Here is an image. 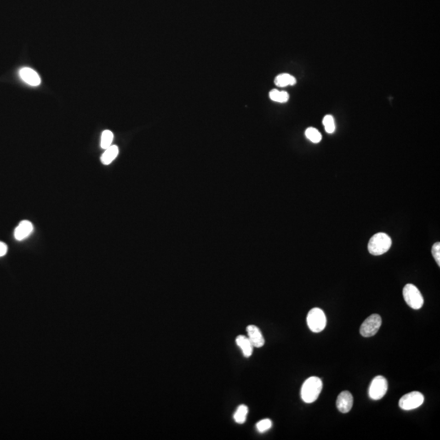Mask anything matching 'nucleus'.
Returning a JSON list of instances; mask_svg holds the SVG:
<instances>
[{
    "instance_id": "10",
    "label": "nucleus",
    "mask_w": 440,
    "mask_h": 440,
    "mask_svg": "<svg viewBox=\"0 0 440 440\" xmlns=\"http://www.w3.org/2000/svg\"><path fill=\"white\" fill-rule=\"evenodd\" d=\"M19 75H20V78L30 86L36 87L41 83L39 75H38L36 71L30 68L25 67L20 69Z\"/></svg>"
},
{
    "instance_id": "12",
    "label": "nucleus",
    "mask_w": 440,
    "mask_h": 440,
    "mask_svg": "<svg viewBox=\"0 0 440 440\" xmlns=\"http://www.w3.org/2000/svg\"><path fill=\"white\" fill-rule=\"evenodd\" d=\"M236 343L237 346L241 348L243 356L245 357H249L251 356L254 351V346L252 345L251 342L249 341L248 337L244 335H239L236 337Z\"/></svg>"
},
{
    "instance_id": "19",
    "label": "nucleus",
    "mask_w": 440,
    "mask_h": 440,
    "mask_svg": "<svg viewBox=\"0 0 440 440\" xmlns=\"http://www.w3.org/2000/svg\"><path fill=\"white\" fill-rule=\"evenodd\" d=\"M323 125L325 132L328 134H333L335 132V122L334 118L331 115H326L324 117Z\"/></svg>"
},
{
    "instance_id": "2",
    "label": "nucleus",
    "mask_w": 440,
    "mask_h": 440,
    "mask_svg": "<svg viewBox=\"0 0 440 440\" xmlns=\"http://www.w3.org/2000/svg\"><path fill=\"white\" fill-rule=\"evenodd\" d=\"M392 241L387 234L379 232L373 235L368 242V251L373 255H382L390 249Z\"/></svg>"
},
{
    "instance_id": "20",
    "label": "nucleus",
    "mask_w": 440,
    "mask_h": 440,
    "mask_svg": "<svg viewBox=\"0 0 440 440\" xmlns=\"http://www.w3.org/2000/svg\"><path fill=\"white\" fill-rule=\"evenodd\" d=\"M272 426V422L270 419H264L257 423V430L260 433H264L271 429Z\"/></svg>"
},
{
    "instance_id": "4",
    "label": "nucleus",
    "mask_w": 440,
    "mask_h": 440,
    "mask_svg": "<svg viewBox=\"0 0 440 440\" xmlns=\"http://www.w3.org/2000/svg\"><path fill=\"white\" fill-rule=\"evenodd\" d=\"M306 323L310 330L313 333H321L326 327L327 320L323 310L321 308L311 309L306 316Z\"/></svg>"
},
{
    "instance_id": "9",
    "label": "nucleus",
    "mask_w": 440,
    "mask_h": 440,
    "mask_svg": "<svg viewBox=\"0 0 440 440\" xmlns=\"http://www.w3.org/2000/svg\"><path fill=\"white\" fill-rule=\"evenodd\" d=\"M247 331L248 333V338L251 342L252 345L254 346V347L259 348L264 346L265 344L264 336H263L261 330L256 325H250L247 327Z\"/></svg>"
},
{
    "instance_id": "7",
    "label": "nucleus",
    "mask_w": 440,
    "mask_h": 440,
    "mask_svg": "<svg viewBox=\"0 0 440 440\" xmlns=\"http://www.w3.org/2000/svg\"><path fill=\"white\" fill-rule=\"evenodd\" d=\"M381 325H382L381 316L378 314H373L363 321V324L361 325L360 332L361 335L364 338L373 337L378 333Z\"/></svg>"
},
{
    "instance_id": "22",
    "label": "nucleus",
    "mask_w": 440,
    "mask_h": 440,
    "mask_svg": "<svg viewBox=\"0 0 440 440\" xmlns=\"http://www.w3.org/2000/svg\"><path fill=\"white\" fill-rule=\"evenodd\" d=\"M8 252V247L5 243L0 241V257H3L7 254Z\"/></svg>"
},
{
    "instance_id": "16",
    "label": "nucleus",
    "mask_w": 440,
    "mask_h": 440,
    "mask_svg": "<svg viewBox=\"0 0 440 440\" xmlns=\"http://www.w3.org/2000/svg\"><path fill=\"white\" fill-rule=\"evenodd\" d=\"M269 96H270V99L271 100H273L275 102L279 103L287 102L288 98H289L287 92H281V91H278V90L276 89L271 90L270 93H269Z\"/></svg>"
},
{
    "instance_id": "6",
    "label": "nucleus",
    "mask_w": 440,
    "mask_h": 440,
    "mask_svg": "<svg viewBox=\"0 0 440 440\" xmlns=\"http://www.w3.org/2000/svg\"><path fill=\"white\" fill-rule=\"evenodd\" d=\"M425 398L422 394L418 391H413L410 393L406 394L401 399L399 402L400 408L403 410H413L419 408L424 403Z\"/></svg>"
},
{
    "instance_id": "8",
    "label": "nucleus",
    "mask_w": 440,
    "mask_h": 440,
    "mask_svg": "<svg viewBox=\"0 0 440 440\" xmlns=\"http://www.w3.org/2000/svg\"><path fill=\"white\" fill-rule=\"evenodd\" d=\"M336 405L341 413H349L353 406V396L347 390H344L338 395Z\"/></svg>"
},
{
    "instance_id": "15",
    "label": "nucleus",
    "mask_w": 440,
    "mask_h": 440,
    "mask_svg": "<svg viewBox=\"0 0 440 440\" xmlns=\"http://www.w3.org/2000/svg\"><path fill=\"white\" fill-rule=\"evenodd\" d=\"M248 412H249L248 407L247 405L241 404V405L239 406L238 408H236V412L234 413V420L238 424H243L247 421Z\"/></svg>"
},
{
    "instance_id": "11",
    "label": "nucleus",
    "mask_w": 440,
    "mask_h": 440,
    "mask_svg": "<svg viewBox=\"0 0 440 440\" xmlns=\"http://www.w3.org/2000/svg\"><path fill=\"white\" fill-rule=\"evenodd\" d=\"M32 231V224L27 220H23L16 228L14 236L18 241H22L24 239L27 238Z\"/></svg>"
},
{
    "instance_id": "21",
    "label": "nucleus",
    "mask_w": 440,
    "mask_h": 440,
    "mask_svg": "<svg viewBox=\"0 0 440 440\" xmlns=\"http://www.w3.org/2000/svg\"><path fill=\"white\" fill-rule=\"evenodd\" d=\"M432 254L438 265L440 266V243L436 242L432 247Z\"/></svg>"
},
{
    "instance_id": "5",
    "label": "nucleus",
    "mask_w": 440,
    "mask_h": 440,
    "mask_svg": "<svg viewBox=\"0 0 440 440\" xmlns=\"http://www.w3.org/2000/svg\"><path fill=\"white\" fill-rule=\"evenodd\" d=\"M387 390V380L383 376H377L371 382L368 395L373 401H379L385 396Z\"/></svg>"
},
{
    "instance_id": "17",
    "label": "nucleus",
    "mask_w": 440,
    "mask_h": 440,
    "mask_svg": "<svg viewBox=\"0 0 440 440\" xmlns=\"http://www.w3.org/2000/svg\"><path fill=\"white\" fill-rule=\"evenodd\" d=\"M305 135L306 138L315 144L320 143L322 139V135L319 132L318 130L314 128V127H309L305 132Z\"/></svg>"
},
{
    "instance_id": "14",
    "label": "nucleus",
    "mask_w": 440,
    "mask_h": 440,
    "mask_svg": "<svg viewBox=\"0 0 440 440\" xmlns=\"http://www.w3.org/2000/svg\"><path fill=\"white\" fill-rule=\"evenodd\" d=\"M118 154V148L116 145H111L105 150L101 157V162L104 165H110L117 157Z\"/></svg>"
},
{
    "instance_id": "13",
    "label": "nucleus",
    "mask_w": 440,
    "mask_h": 440,
    "mask_svg": "<svg viewBox=\"0 0 440 440\" xmlns=\"http://www.w3.org/2000/svg\"><path fill=\"white\" fill-rule=\"evenodd\" d=\"M296 82V78L288 74H281L275 78V84L279 87L293 86Z\"/></svg>"
},
{
    "instance_id": "1",
    "label": "nucleus",
    "mask_w": 440,
    "mask_h": 440,
    "mask_svg": "<svg viewBox=\"0 0 440 440\" xmlns=\"http://www.w3.org/2000/svg\"><path fill=\"white\" fill-rule=\"evenodd\" d=\"M323 387L321 378L311 377L307 378L302 386L301 398L306 403H311L318 399Z\"/></svg>"
},
{
    "instance_id": "18",
    "label": "nucleus",
    "mask_w": 440,
    "mask_h": 440,
    "mask_svg": "<svg viewBox=\"0 0 440 440\" xmlns=\"http://www.w3.org/2000/svg\"><path fill=\"white\" fill-rule=\"evenodd\" d=\"M113 139H114V134L111 131L106 130L103 132L101 134V139H100V146L104 150H106L109 147L112 145Z\"/></svg>"
},
{
    "instance_id": "3",
    "label": "nucleus",
    "mask_w": 440,
    "mask_h": 440,
    "mask_svg": "<svg viewBox=\"0 0 440 440\" xmlns=\"http://www.w3.org/2000/svg\"><path fill=\"white\" fill-rule=\"evenodd\" d=\"M403 296L406 304H408L411 308L418 310L422 307L424 299L420 290L414 285L408 284L403 287Z\"/></svg>"
}]
</instances>
